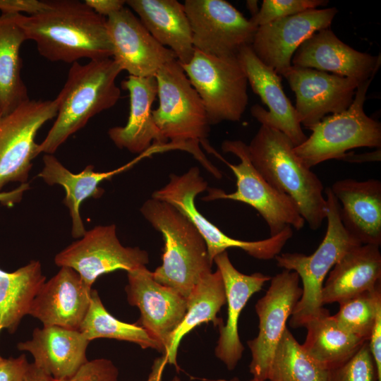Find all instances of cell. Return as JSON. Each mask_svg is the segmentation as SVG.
Here are the masks:
<instances>
[{"instance_id":"47","label":"cell","mask_w":381,"mask_h":381,"mask_svg":"<svg viewBox=\"0 0 381 381\" xmlns=\"http://www.w3.org/2000/svg\"><path fill=\"white\" fill-rule=\"evenodd\" d=\"M248 10L251 13L252 17L255 16L259 11L258 1L255 0H248L246 1Z\"/></svg>"},{"instance_id":"20","label":"cell","mask_w":381,"mask_h":381,"mask_svg":"<svg viewBox=\"0 0 381 381\" xmlns=\"http://www.w3.org/2000/svg\"><path fill=\"white\" fill-rule=\"evenodd\" d=\"M380 54L373 56L349 47L329 29L320 30L304 41L294 53L291 65L313 68L360 83L374 78Z\"/></svg>"},{"instance_id":"1","label":"cell","mask_w":381,"mask_h":381,"mask_svg":"<svg viewBox=\"0 0 381 381\" xmlns=\"http://www.w3.org/2000/svg\"><path fill=\"white\" fill-rule=\"evenodd\" d=\"M49 8L33 16L16 14L27 40L35 42L47 60L75 63L113 56L107 18L78 0L48 1Z\"/></svg>"},{"instance_id":"49","label":"cell","mask_w":381,"mask_h":381,"mask_svg":"<svg viewBox=\"0 0 381 381\" xmlns=\"http://www.w3.org/2000/svg\"><path fill=\"white\" fill-rule=\"evenodd\" d=\"M170 381H181L178 376H174Z\"/></svg>"},{"instance_id":"40","label":"cell","mask_w":381,"mask_h":381,"mask_svg":"<svg viewBox=\"0 0 381 381\" xmlns=\"http://www.w3.org/2000/svg\"><path fill=\"white\" fill-rule=\"evenodd\" d=\"M49 6L48 1L0 0L1 14H20L25 12L33 16L45 11Z\"/></svg>"},{"instance_id":"9","label":"cell","mask_w":381,"mask_h":381,"mask_svg":"<svg viewBox=\"0 0 381 381\" xmlns=\"http://www.w3.org/2000/svg\"><path fill=\"white\" fill-rule=\"evenodd\" d=\"M222 149L240 159L238 164L224 161L236 176V190L226 193L221 189L209 188L208 195L202 198L204 201L227 199L248 204L266 222L270 236L277 235L288 226L297 231L304 226L305 220L295 201L263 179L251 163L248 145L244 142L226 140L222 143Z\"/></svg>"},{"instance_id":"43","label":"cell","mask_w":381,"mask_h":381,"mask_svg":"<svg viewBox=\"0 0 381 381\" xmlns=\"http://www.w3.org/2000/svg\"><path fill=\"white\" fill-rule=\"evenodd\" d=\"M30 188L28 183H21L17 188L9 191H0V205L12 207L20 202L24 193Z\"/></svg>"},{"instance_id":"15","label":"cell","mask_w":381,"mask_h":381,"mask_svg":"<svg viewBox=\"0 0 381 381\" xmlns=\"http://www.w3.org/2000/svg\"><path fill=\"white\" fill-rule=\"evenodd\" d=\"M127 301L140 313L136 324L162 346L164 353L185 316L187 300L156 282L146 266L127 272Z\"/></svg>"},{"instance_id":"36","label":"cell","mask_w":381,"mask_h":381,"mask_svg":"<svg viewBox=\"0 0 381 381\" xmlns=\"http://www.w3.org/2000/svg\"><path fill=\"white\" fill-rule=\"evenodd\" d=\"M330 381H379L368 341L346 362L331 370Z\"/></svg>"},{"instance_id":"19","label":"cell","mask_w":381,"mask_h":381,"mask_svg":"<svg viewBox=\"0 0 381 381\" xmlns=\"http://www.w3.org/2000/svg\"><path fill=\"white\" fill-rule=\"evenodd\" d=\"M237 58L252 90L269 109L267 111L254 104L250 108L252 116L261 125L283 133L294 147L302 144L308 137L303 131L295 107L283 90L280 75L265 65L250 46L243 48Z\"/></svg>"},{"instance_id":"34","label":"cell","mask_w":381,"mask_h":381,"mask_svg":"<svg viewBox=\"0 0 381 381\" xmlns=\"http://www.w3.org/2000/svg\"><path fill=\"white\" fill-rule=\"evenodd\" d=\"M331 370L324 368L305 351L286 327L274 351L269 381H330Z\"/></svg>"},{"instance_id":"44","label":"cell","mask_w":381,"mask_h":381,"mask_svg":"<svg viewBox=\"0 0 381 381\" xmlns=\"http://www.w3.org/2000/svg\"><path fill=\"white\" fill-rule=\"evenodd\" d=\"M167 364V358L164 354L157 358L151 366L150 373L145 381H162L163 373Z\"/></svg>"},{"instance_id":"38","label":"cell","mask_w":381,"mask_h":381,"mask_svg":"<svg viewBox=\"0 0 381 381\" xmlns=\"http://www.w3.org/2000/svg\"><path fill=\"white\" fill-rule=\"evenodd\" d=\"M54 381H119V370L107 358L87 361L70 377Z\"/></svg>"},{"instance_id":"46","label":"cell","mask_w":381,"mask_h":381,"mask_svg":"<svg viewBox=\"0 0 381 381\" xmlns=\"http://www.w3.org/2000/svg\"><path fill=\"white\" fill-rule=\"evenodd\" d=\"M25 381H54L53 378L31 363Z\"/></svg>"},{"instance_id":"3","label":"cell","mask_w":381,"mask_h":381,"mask_svg":"<svg viewBox=\"0 0 381 381\" xmlns=\"http://www.w3.org/2000/svg\"><path fill=\"white\" fill-rule=\"evenodd\" d=\"M121 71L111 58L91 60L85 64L73 63L55 98L58 104L56 120L38 144V155H52L92 117L113 107L121 97L116 80Z\"/></svg>"},{"instance_id":"31","label":"cell","mask_w":381,"mask_h":381,"mask_svg":"<svg viewBox=\"0 0 381 381\" xmlns=\"http://www.w3.org/2000/svg\"><path fill=\"white\" fill-rule=\"evenodd\" d=\"M16 14L0 16V116L28 102V90L21 77L20 49L26 41Z\"/></svg>"},{"instance_id":"7","label":"cell","mask_w":381,"mask_h":381,"mask_svg":"<svg viewBox=\"0 0 381 381\" xmlns=\"http://www.w3.org/2000/svg\"><path fill=\"white\" fill-rule=\"evenodd\" d=\"M371 78L357 87L353 100L345 111L325 116L309 128L310 137L294 151L308 168L325 161L342 159L346 152L361 147L381 146V124L363 110Z\"/></svg>"},{"instance_id":"33","label":"cell","mask_w":381,"mask_h":381,"mask_svg":"<svg viewBox=\"0 0 381 381\" xmlns=\"http://www.w3.org/2000/svg\"><path fill=\"white\" fill-rule=\"evenodd\" d=\"M78 330L88 341L111 339L134 343L142 349L163 353L162 346L136 323L123 322L110 314L104 306L98 292L92 289L87 312Z\"/></svg>"},{"instance_id":"48","label":"cell","mask_w":381,"mask_h":381,"mask_svg":"<svg viewBox=\"0 0 381 381\" xmlns=\"http://www.w3.org/2000/svg\"><path fill=\"white\" fill-rule=\"evenodd\" d=\"M218 381H241L239 378H238L237 377H233L230 380H224V379H222V380H219ZM249 381H269L268 380H255L254 378H252Z\"/></svg>"},{"instance_id":"23","label":"cell","mask_w":381,"mask_h":381,"mask_svg":"<svg viewBox=\"0 0 381 381\" xmlns=\"http://www.w3.org/2000/svg\"><path fill=\"white\" fill-rule=\"evenodd\" d=\"M340 205L342 224L362 245L381 244V182L337 181L330 187Z\"/></svg>"},{"instance_id":"8","label":"cell","mask_w":381,"mask_h":381,"mask_svg":"<svg viewBox=\"0 0 381 381\" xmlns=\"http://www.w3.org/2000/svg\"><path fill=\"white\" fill-rule=\"evenodd\" d=\"M207 188V183L200 176L198 167H193L182 175L171 174L169 183L155 190L152 198L170 204L193 224L205 240L212 262L215 256L231 248H240L258 260H271L281 253L293 236L291 226H286L277 235L263 240L246 241L233 238L198 210L195 199Z\"/></svg>"},{"instance_id":"12","label":"cell","mask_w":381,"mask_h":381,"mask_svg":"<svg viewBox=\"0 0 381 381\" xmlns=\"http://www.w3.org/2000/svg\"><path fill=\"white\" fill-rule=\"evenodd\" d=\"M195 49L222 58H236L251 46L258 27L224 0H186Z\"/></svg>"},{"instance_id":"30","label":"cell","mask_w":381,"mask_h":381,"mask_svg":"<svg viewBox=\"0 0 381 381\" xmlns=\"http://www.w3.org/2000/svg\"><path fill=\"white\" fill-rule=\"evenodd\" d=\"M302 345L305 351L324 368L332 370L351 358L368 341L341 327L327 309L310 319Z\"/></svg>"},{"instance_id":"37","label":"cell","mask_w":381,"mask_h":381,"mask_svg":"<svg viewBox=\"0 0 381 381\" xmlns=\"http://www.w3.org/2000/svg\"><path fill=\"white\" fill-rule=\"evenodd\" d=\"M327 4L326 0H263L258 13L250 19L259 27Z\"/></svg>"},{"instance_id":"35","label":"cell","mask_w":381,"mask_h":381,"mask_svg":"<svg viewBox=\"0 0 381 381\" xmlns=\"http://www.w3.org/2000/svg\"><path fill=\"white\" fill-rule=\"evenodd\" d=\"M339 304L338 312L332 315L338 325L349 333L368 341L375 318L381 310V285Z\"/></svg>"},{"instance_id":"18","label":"cell","mask_w":381,"mask_h":381,"mask_svg":"<svg viewBox=\"0 0 381 381\" xmlns=\"http://www.w3.org/2000/svg\"><path fill=\"white\" fill-rule=\"evenodd\" d=\"M107 28L113 46L112 59L129 75L155 77L162 66L177 60L128 8L124 6L107 17Z\"/></svg>"},{"instance_id":"32","label":"cell","mask_w":381,"mask_h":381,"mask_svg":"<svg viewBox=\"0 0 381 381\" xmlns=\"http://www.w3.org/2000/svg\"><path fill=\"white\" fill-rule=\"evenodd\" d=\"M45 281L38 260H31L11 272L0 269V332L4 329L16 332Z\"/></svg>"},{"instance_id":"16","label":"cell","mask_w":381,"mask_h":381,"mask_svg":"<svg viewBox=\"0 0 381 381\" xmlns=\"http://www.w3.org/2000/svg\"><path fill=\"white\" fill-rule=\"evenodd\" d=\"M282 75L296 95L298 120L308 129L329 113L346 110L361 83L352 78L292 65Z\"/></svg>"},{"instance_id":"39","label":"cell","mask_w":381,"mask_h":381,"mask_svg":"<svg viewBox=\"0 0 381 381\" xmlns=\"http://www.w3.org/2000/svg\"><path fill=\"white\" fill-rule=\"evenodd\" d=\"M30 365L25 355L0 361V381H25Z\"/></svg>"},{"instance_id":"29","label":"cell","mask_w":381,"mask_h":381,"mask_svg":"<svg viewBox=\"0 0 381 381\" xmlns=\"http://www.w3.org/2000/svg\"><path fill=\"white\" fill-rule=\"evenodd\" d=\"M185 316L173 333L169 346L164 354L167 363L176 369L177 354L180 343L187 334L202 323L212 322L215 327H221L224 322L217 317L222 307L226 303V292L220 272L206 274L196 284L187 298Z\"/></svg>"},{"instance_id":"17","label":"cell","mask_w":381,"mask_h":381,"mask_svg":"<svg viewBox=\"0 0 381 381\" xmlns=\"http://www.w3.org/2000/svg\"><path fill=\"white\" fill-rule=\"evenodd\" d=\"M337 13L335 7L310 9L259 26L251 49L265 65L282 75L300 45L316 32L329 28Z\"/></svg>"},{"instance_id":"4","label":"cell","mask_w":381,"mask_h":381,"mask_svg":"<svg viewBox=\"0 0 381 381\" xmlns=\"http://www.w3.org/2000/svg\"><path fill=\"white\" fill-rule=\"evenodd\" d=\"M247 145L250 162L263 179L295 201L310 229H318L327 215L324 187L296 156L290 139L279 131L261 125Z\"/></svg>"},{"instance_id":"13","label":"cell","mask_w":381,"mask_h":381,"mask_svg":"<svg viewBox=\"0 0 381 381\" xmlns=\"http://www.w3.org/2000/svg\"><path fill=\"white\" fill-rule=\"evenodd\" d=\"M54 262L75 270L92 288L102 274L146 266L149 256L139 247L123 246L117 237L116 225L110 224L86 231L80 239L57 253Z\"/></svg>"},{"instance_id":"25","label":"cell","mask_w":381,"mask_h":381,"mask_svg":"<svg viewBox=\"0 0 381 381\" xmlns=\"http://www.w3.org/2000/svg\"><path fill=\"white\" fill-rule=\"evenodd\" d=\"M121 87L129 94V116L125 126L109 129V138L119 148L132 153L143 154L152 144L162 152V146L167 142L156 126L152 114V107L157 97L155 77L128 75L121 83Z\"/></svg>"},{"instance_id":"26","label":"cell","mask_w":381,"mask_h":381,"mask_svg":"<svg viewBox=\"0 0 381 381\" xmlns=\"http://www.w3.org/2000/svg\"><path fill=\"white\" fill-rule=\"evenodd\" d=\"M147 152L140 154L128 164L109 171L97 172L93 165H87L80 172L74 174L66 169L53 155L43 156L44 167L38 174L48 185H60L64 187L66 196L63 200L68 207L72 220L71 235L81 238L86 230L80 214V207L90 198L102 196L104 190L99 187L100 183L110 180L113 176L131 168L138 162L150 155Z\"/></svg>"},{"instance_id":"14","label":"cell","mask_w":381,"mask_h":381,"mask_svg":"<svg viewBox=\"0 0 381 381\" xmlns=\"http://www.w3.org/2000/svg\"><path fill=\"white\" fill-rule=\"evenodd\" d=\"M270 281L265 294L255 306L258 335L247 341L251 353L249 371L253 378L258 380H267L274 351L303 293L296 272L284 270Z\"/></svg>"},{"instance_id":"2","label":"cell","mask_w":381,"mask_h":381,"mask_svg":"<svg viewBox=\"0 0 381 381\" xmlns=\"http://www.w3.org/2000/svg\"><path fill=\"white\" fill-rule=\"evenodd\" d=\"M159 106L152 110L154 122L167 142L165 150L192 154L217 179L222 172L205 157L199 143H207L210 124L203 102L177 60L162 66L155 75Z\"/></svg>"},{"instance_id":"11","label":"cell","mask_w":381,"mask_h":381,"mask_svg":"<svg viewBox=\"0 0 381 381\" xmlns=\"http://www.w3.org/2000/svg\"><path fill=\"white\" fill-rule=\"evenodd\" d=\"M54 100L30 99L11 113L0 116V191L8 183H27L32 161L38 155V131L56 117Z\"/></svg>"},{"instance_id":"6","label":"cell","mask_w":381,"mask_h":381,"mask_svg":"<svg viewBox=\"0 0 381 381\" xmlns=\"http://www.w3.org/2000/svg\"><path fill=\"white\" fill-rule=\"evenodd\" d=\"M327 202V226L325 237L310 255L300 253H279L274 259L284 270L296 272L303 284V293L289 321L293 328L303 327L325 308L322 289L328 272L351 248L361 245L344 227L340 205L330 187L325 190Z\"/></svg>"},{"instance_id":"24","label":"cell","mask_w":381,"mask_h":381,"mask_svg":"<svg viewBox=\"0 0 381 381\" xmlns=\"http://www.w3.org/2000/svg\"><path fill=\"white\" fill-rule=\"evenodd\" d=\"M90 341L78 329L43 326L33 330L30 340L20 342V351L29 352L37 368L55 380L70 377L88 360Z\"/></svg>"},{"instance_id":"42","label":"cell","mask_w":381,"mask_h":381,"mask_svg":"<svg viewBox=\"0 0 381 381\" xmlns=\"http://www.w3.org/2000/svg\"><path fill=\"white\" fill-rule=\"evenodd\" d=\"M84 2L97 14L105 18L121 10L126 4V1L123 0H85Z\"/></svg>"},{"instance_id":"27","label":"cell","mask_w":381,"mask_h":381,"mask_svg":"<svg viewBox=\"0 0 381 381\" xmlns=\"http://www.w3.org/2000/svg\"><path fill=\"white\" fill-rule=\"evenodd\" d=\"M380 246L359 245L334 265L322 289V305L341 303L374 290L381 281Z\"/></svg>"},{"instance_id":"41","label":"cell","mask_w":381,"mask_h":381,"mask_svg":"<svg viewBox=\"0 0 381 381\" xmlns=\"http://www.w3.org/2000/svg\"><path fill=\"white\" fill-rule=\"evenodd\" d=\"M368 344L376 366L378 380L381 381V310L377 314Z\"/></svg>"},{"instance_id":"21","label":"cell","mask_w":381,"mask_h":381,"mask_svg":"<svg viewBox=\"0 0 381 381\" xmlns=\"http://www.w3.org/2000/svg\"><path fill=\"white\" fill-rule=\"evenodd\" d=\"M92 290L75 270L61 267L42 285L28 315L39 320L43 326L78 330L87 312Z\"/></svg>"},{"instance_id":"45","label":"cell","mask_w":381,"mask_h":381,"mask_svg":"<svg viewBox=\"0 0 381 381\" xmlns=\"http://www.w3.org/2000/svg\"><path fill=\"white\" fill-rule=\"evenodd\" d=\"M342 160L349 162H365L372 161H380V148L370 152L363 154L346 153Z\"/></svg>"},{"instance_id":"22","label":"cell","mask_w":381,"mask_h":381,"mask_svg":"<svg viewBox=\"0 0 381 381\" xmlns=\"http://www.w3.org/2000/svg\"><path fill=\"white\" fill-rule=\"evenodd\" d=\"M213 262L221 273L227 304V319L226 323L219 327L214 354L228 370H232L244 351L238 330L240 314L250 298L260 291L272 277L260 272L252 274L240 272L231 263L226 250L215 256Z\"/></svg>"},{"instance_id":"28","label":"cell","mask_w":381,"mask_h":381,"mask_svg":"<svg viewBox=\"0 0 381 381\" xmlns=\"http://www.w3.org/2000/svg\"><path fill=\"white\" fill-rule=\"evenodd\" d=\"M126 4L152 37L174 53L181 64L191 60L195 48L183 4L176 0H128Z\"/></svg>"},{"instance_id":"5","label":"cell","mask_w":381,"mask_h":381,"mask_svg":"<svg viewBox=\"0 0 381 381\" xmlns=\"http://www.w3.org/2000/svg\"><path fill=\"white\" fill-rule=\"evenodd\" d=\"M144 218L164 238L162 263L152 272L156 282L186 298L212 263L202 236L193 224L170 204L155 198L140 209Z\"/></svg>"},{"instance_id":"10","label":"cell","mask_w":381,"mask_h":381,"mask_svg":"<svg viewBox=\"0 0 381 381\" xmlns=\"http://www.w3.org/2000/svg\"><path fill=\"white\" fill-rule=\"evenodd\" d=\"M181 66L201 98L210 125L241 120L248 104V82L237 57H217L195 49L191 60Z\"/></svg>"}]
</instances>
